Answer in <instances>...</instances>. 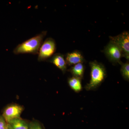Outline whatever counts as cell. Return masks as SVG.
Listing matches in <instances>:
<instances>
[{"label": "cell", "instance_id": "obj_2", "mask_svg": "<svg viewBox=\"0 0 129 129\" xmlns=\"http://www.w3.org/2000/svg\"><path fill=\"white\" fill-rule=\"evenodd\" d=\"M90 80L85 85L87 91L93 90L98 88L104 81L107 76L106 68L104 65L96 61L90 62Z\"/></svg>", "mask_w": 129, "mask_h": 129}, {"label": "cell", "instance_id": "obj_7", "mask_svg": "<svg viewBox=\"0 0 129 129\" xmlns=\"http://www.w3.org/2000/svg\"><path fill=\"white\" fill-rule=\"evenodd\" d=\"M65 59L67 65L69 66L79 63H83L85 61L82 53L77 50L67 53Z\"/></svg>", "mask_w": 129, "mask_h": 129}, {"label": "cell", "instance_id": "obj_12", "mask_svg": "<svg viewBox=\"0 0 129 129\" xmlns=\"http://www.w3.org/2000/svg\"><path fill=\"white\" fill-rule=\"evenodd\" d=\"M121 74L125 80L128 81L129 80V61H127L125 63L122 62L121 64Z\"/></svg>", "mask_w": 129, "mask_h": 129}, {"label": "cell", "instance_id": "obj_13", "mask_svg": "<svg viewBox=\"0 0 129 129\" xmlns=\"http://www.w3.org/2000/svg\"><path fill=\"white\" fill-rule=\"evenodd\" d=\"M30 129H42L40 124L38 122H35L29 124Z\"/></svg>", "mask_w": 129, "mask_h": 129}, {"label": "cell", "instance_id": "obj_5", "mask_svg": "<svg viewBox=\"0 0 129 129\" xmlns=\"http://www.w3.org/2000/svg\"><path fill=\"white\" fill-rule=\"evenodd\" d=\"M110 41L117 45L122 51L123 57L129 60V33L124 31L117 36H110Z\"/></svg>", "mask_w": 129, "mask_h": 129}, {"label": "cell", "instance_id": "obj_3", "mask_svg": "<svg viewBox=\"0 0 129 129\" xmlns=\"http://www.w3.org/2000/svg\"><path fill=\"white\" fill-rule=\"evenodd\" d=\"M56 46L55 40L52 38L46 39L42 44L39 51L38 60L43 61L51 57L55 52Z\"/></svg>", "mask_w": 129, "mask_h": 129}, {"label": "cell", "instance_id": "obj_15", "mask_svg": "<svg viewBox=\"0 0 129 129\" xmlns=\"http://www.w3.org/2000/svg\"><path fill=\"white\" fill-rule=\"evenodd\" d=\"M6 129H8V128H7H7H6Z\"/></svg>", "mask_w": 129, "mask_h": 129}, {"label": "cell", "instance_id": "obj_8", "mask_svg": "<svg viewBox=\"0 0 129 129\" xmlns=\"http://www.w3.org/2000/svg\"><path fill=\"white\" fill-rule=\"evenodd\" d=\"M49 61L60 69L63 74L65 73L67 71V63L64 56L62 54L60 53L54 54L49 59Z\"/></svg>", "mask_w": 129, "mask_h": 129}, {"label": "cell", "instance_id": "obj_4", "mask_svg": "<svg viewBox=\"0 0 129 129\" xmlns=\"http://www.w3.org/2000/svg\"><path fill=\"white\" fill-rule=\"evenodd\" d=\"M103 52L107 58L113 64H121V58L123 57L122 51L115 43L110 41L104 48Z\"/></svg>", "mask_w": 129, "mask_h": 129}, {"label": "cell", "instance_id": "obj_14", "mask_svg": "<svg viewBox=\"0 0 129 129\" xmlns=\"http://www.w3.org/2000/svg\"><path fill=\"white\" fill-rule=\"evenodd\" d=\"M7 124L5 119L2 116H0V129H6Z\"/></svg>", "mask_w": 129, "mask_h": 129}, {"label": "cell", "instance_id": "obj_16", "mask_svg": "<svg viewBox=\"0 0 129 129\" xmlns=\"http://www.w3.org/2000/svg\"></svg>", "mask_w": 129, "mask_h": 129}, {"label": "cell", "instance_id": "obj_6", "mask_svg": "<svg viewBox=\"0 0 129 129\" xmlns=\"http://www.w3.org/2000/svg\"><path fill=\"white\" fill-rule=\"evenodd\" d=\"M23 109V107L18 104L9 105L4 110L3 117L7 123L13 119L21 118L20 116Z\"/></svg>", "mask_w": 129, "mask_h": 129}, {"label": "cell", "instance_id": "obj_1", "mask_svg": "<svg viewBox=\"0 0 129 129\" xmlns=\"http://www.w3.org/2000/svg\"><path fill=\"white\" fill-rule=\"evenodd\" d=\"M47 32L46 31H42L40 34L19 44L14 48L13 53L16 55L24 53L37 54Z\"/></svg>", "mask_w": 129, "mask_h": 129}, {"label": "cell", "instance_id": "obj_11", "mask_svg": "<svg viewBox=\"0 0 129 129\" xmlns=\"http://www.w3.org/2000/svg\"><path fill=\"white\" fill-rule=\"evenodd\" d=\"M68 83L70 88L76 92H79L83 89L81 79L73 77L69 78L68 79Z\"/></svg>", "mask_w": 129, "mask_h": 129}, {"label": "cell", "instance_id": "obj_10", "mask_svg": "<svg viewBox=\"0 0 129 129\" xmlns=\"http://www.w3.org/2000/svg\"><path fill=\"white\" fill-rule=\"evenodd\" d=\"M85 67L83 63H79L74 65L68 70L73 76L82 79L84 76Z\"/></svg>", "mask_w": 129, "mask_h": 129}, {"label": "cell", "instance_id": "obj_9", "mask_svg": "<svg viewBox=\"0 0 129 129\" xmlns=\"http://www.w3.org/2000/svg\"><path fill=\"white\" fill-rule=\"evenodd\" d=\"M29 124L21 118L11 120L7 124L8 129H29Z\"/></svg>", "mask_w": 129, "mask_h": 129}]
</instances>
